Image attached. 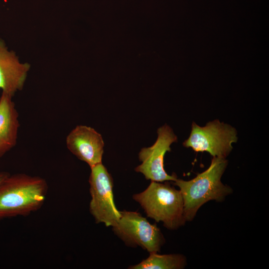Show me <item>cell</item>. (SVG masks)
Masks as SVG:
<instances>
[{"mask_svg": "<svg viewBox=\"0 0 269 269\" xmlns=\"http://www.w3.org/2000/svg\"><path fill=\"white\" fill-rule=\"evenodd\" d=\"M30 65L21 63L13 51H8L4 41L0 38V89L13 97L22 90Z\"/></svg>", "mask_w": 269, "mask_h": 269, "instance_id": "9", "label": "cell"}, {"mask_svg": "<svg viewBox=\"0 0 269 269\" xmlns=\"http://www.w3.org/2000/svg\"><path fill=\"white\" fill-rule=\"evenodd\" d=\"M47 191V183L41 177L9 174L0 185V219L36 211L43 205Z\"/></svg>", "mask_w": 269, "mask_h": 269, "instance_id": "2", "label": "cell"}, {"mask_svg": "<svg viewBox=\"0 0 269 269\" xmlns=\"http://www.w3.org/2000/svg\"><path fill=\"white\" fill-rule=\"evenodd\" d=\"M228 165L226 158L213 157L209 167L193 179L185 181L177 178L174 184L179 188L183 201L186 221H192L199 208L206 202L223 201L233 192L221 180Z\"/></svg>", "mask_w": 269, "mask_h": 269, "instance_id": "1", "label": "cell"}, {"mask_svg": "<svg viewBox=\"0 0 269 269\" xmlns=\"http://www.w3.org/2000/svg\"><path fill=\"white\" fill-rule=\"evenodd\" d=\"M157 133V138L154 144L142 148L138 153V159L141 163L134 170L151 181H174L177 178L176 174L169 175L164 169V157L167 151H171L170 145L177 141V137L166 124L159 128Z\"/></svg>", "mask_w": 269, "mask_h": 269, "instance_id": "7", "label": "cell"}, {"mask_svg": "<svg viewBox=\"0 0 269 269\" xmlns=\"http://www.w3.org/2000/svg\"><path fill=\"white\" fill-rule=\"evenodd\" d=\"M66 144L73 154L90 167L102 163L104 142L101 134L93 128L76 126L66 136Z\"/></svg>", "mask_w": 269, "mask_h": 269, "instance_id": "8", "label": "cell"}, {"mask_svg": "<svg viewBox=\"0 0 269 269\" xmlns=\"http://www.w3.org/2000/svg\"><path fill=\"white\" fill-rule=\"evenodd\" d=\"M121 214L113 231L126 246L140 247L149 254L160 252L165 239L156 224H151L136 211L124 210Z\"/></svg>", "mask_w": 269, "mask_h": 269, "instance_id": "4", "label": "cell"}, {"mask_svg": "<svg viewBox=\"0 0 269 269\" xmlns=\"http://www.w3.org/2000/svg\"><path fill=\"white\" fill-rule=\"evenodd\" d=\"M237 139L235 128L216 120L204 127L193 123L190 135L183 145L195 152L206 151L213 157L226 158Z\"/></svg>", "mask_w": 269, "mask_h": 269, "instance_id": "6", "label": "cell"}, {"mask_svg": "<svg viewBox=\"0 0 269 269\" xmlns=\"http://www.w3.org/2000/svg\"><path fill=\"white\" fill-rule=\"evenodd\" d=\"M12 98L3 92L0 97V158L17 143L19 115Z\"/></svg>", "mask_w": 269, "mask_h": 269, "instance_id": "10", "label": "cell"}, {"mask_svg": "<svg viewBox=\"0 0 269 269\" xmlns=\"http://www.w3.org/2000/svg\"><path fill=\"white\" fill-rule=\"evenodd\" d=\"M89 178L91 199L89 211L96 223L113 227L121 216L114 199L113 179L102 163L91 167Z\"/></svg>", "mask_w": 269, "mask_h": 269, "instance_id": "5", "label": "cell"}, {"mask_svg": "<svg viewBox=\"0 0 269 269\" xmlns=\"http://www.w3.org/2000/svg\"><path fill=\"white\" fill-rule=\"evenodd\" d=\"M133 198L147 217L156 222H162L169 230H176L186 222L181 193L168 183L151 181L144 190L133 195Z\"/></svg>", "mask_w": 269, "mask_h": 269, "instance_id": "3", "label": "cell"}, {"mask_svg": "<svg viewBox=\"0 0 269 269\" xmlns=\"http://www.w3.org/2000/svg\"><path fill=\"white\" fill-rule=\"evenodd\" d=\"M9 174V173L6 171H0V185Z\"/></svg>", "mask_w": 269, "mask_h": 269, "instance_id": "12", "label": "cell"}, {"mask_svg": "<svg viewBox=\"0 0 269 269\" xmlns=\"http://www.w3.org/2000/svg\"><path fill=\"white\" fill-rule=\"evenodd\" d=\"M187 265L186 257L181 254L159 255L150 253L139 263L130 266L129 269H182Z\"/></svg>", "mask_w": 269, "mask_h": 269, "instance_id": "11", "label": "cell"}]
</instances>
